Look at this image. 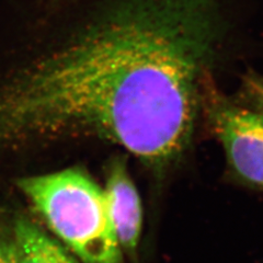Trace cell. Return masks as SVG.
Returning <instances> with one entry per match:
<instances>
[{
    "mask_svg": "<svg viewBox=\"0 0 263 263\" xmlns=\"http://www.w3.org/2000/svg\"><path fill=\"white\" fill-rule=\"evenodd\" d=\"M16 263H18V262H16Z\"/></svg>",
    "mask_w": 263,
    "mask_h": 263,
    "instance_id": "obj_8",
    "label": "cell"
},
{
    "mask_svg": "<svg viewBox=\"0 0 263 263\" xmlns=\"http://www.w3.org/2000/svg\"><path fill=\"white\" fill-rule=\"evenodd\" d=\"M202 110L230 171L242 183L263 190V113L230 100L212 78L204 88Z\"/></svg>",
    "mask_w": 263,
    "mask_h": 263,
    "instance_id": "obj_3",
    "label": "cell"
},
{
    "mask_svg": "<svg viewBox=\"0 0 263 263\" xmlns=\"http://www.w3.org/2000/svg\"><path fill=\"white\" fill-rule=\"evenodd\" d=\"M241 97L249 108L263 113V76L249 72L243 77Z\"/></svg>",
    "mask_w": 263,
    "mask_h": 263,
    "instance_id": "obj_6",
    "label": "cell"
},
{
    "mask_svg": "<svg viewBox=\"0 0 263 263\" xmlns=\"http://www.w3.org/2000/svg\"><path fill=\"white\" fill-rule=\"evenodd\" d=\"M11 238L18 263H78L59 242L27 218L15 220Z\"/></svg>",
    "mask_w": 263,
    "mask_h": 263,
    "instance_id": "obj_5",
    "label": "cell"
},
{
    "mask_svg": "<svg viewBox=\"0 0 263 263\" xmlns=\"http://www.w3.org/2000/svg\"><path fill=\"white\" fill-rule=\"evenodd\" d=\"M47 227L82 263H123L104 189L79 167L16 181Z\"/></svg>",
    "mask_w": 263,
    "mask_h": 263,
    "instance_id": "obj_2",
    "label": "cell"
},
{
    "mask_svg": "<svg viewBox=\"0 0 263 263\" xmlns=\"http://www.w3.org/2000/svg\"><path fill=\"white\" fill-rule=\"evenodd\" d=\"M104 193L123 256L136 262L143 226V209L124 156H115L106 168Z\"/></svg>",
    "mask_w": 263,
    "mask_h": 263,
    "instance_id": "obj_4",
    "label": "cell"
},
{
    "mask_svg": "<svg viewBox=\"0 0 263 263\" xmlns=\"http://www.w3.org/2000/svg\"><path fill=\"white\" fill-rule=\"evenodd\" d=\"M225 33L223 0H111L87 21V101L114 144L162 172L190 147Z\"/></svg>",
    "mask_w": 263,
    "mask_h": 263,
    "instance_id": "obj_1",
    "label": "cell"
},
{
    "mask_svg": "<svg viewBox=\"0 0 263 263\" xmlns=\"http://www.w3.org/2000/svg\"><path fill=\"white\" fill-rule=\"evenodd\" d=\"M0 263H16V253L12 238L0 237Z\"/></svg>",
    "mask_w": 263,
    "mask_h": 263,
    "instance_id": "obj_7",
    "label": "cell"
}]
</instances>
